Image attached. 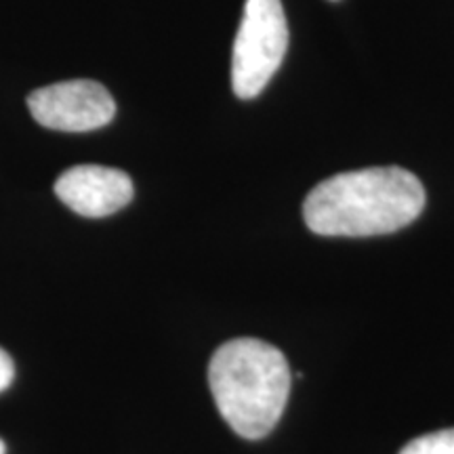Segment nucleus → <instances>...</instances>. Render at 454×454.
I'll list each match as a JSON object with an SVG mask.
<instances>
[{"label":"nucleus","mask_w":454,"mask_h":454,"mask_svg":"<svg viewBox=\"0 0 454 454\" xmlns=\"http://www.w3.org/2000/svg\"><path fill=\"white\" fill-rule=\"evenodd\" d=\"M13 377H15L13 360H11L7 351L0 348V391H4L11 383H13Z\"/></svg>","instance_id":"obj_7"},{"label":"nucleus","mask_w":454,"mask_h":454,"mask_svg":"<svg viewBox=\"0 0 454 454\" xmlns=\"http://www.w3.org/2000/svg\"><path fill=\"white\" fill-rule=\"evenodd\" d=\"M27 110L44 129L89 133L114 121L116 101L101 82L81 78L36 89L27 98Z\"/></svg>","instance_id":"obj_4"},{"label":"nucleus","mask_w":454,"mask_h":454,"mask_svg":"<svg viewBox=\"0 0 454 454\" xmlns=\"http://www.w3.org/2000/svg\"><path fill=\"white\" fill-rule=\"evenodd\" d=\"M0 454H4V442L0 440Z\"/></svg>","instance_id":"obj_8"},{"label":"nucleus","mask_w":454,"mask_h":454,"mask_svg":"<svg viewBox=\"0 0 454 454\" xmlns=\"http://www.w3.org/2000/svg\"><path fill=\"white\" fill-rule=\"evenodd\" d=\"M288 49L282 0H247L231 53V89L236 98L254 99L280 70Z\"/></svg>","instance_id":"obj_3"},{"label":"nucleus","mask_w":454,"mask_h":454,"mask_svg":"<svg viewBox=\"0 0 454 454\" xmlns=\"http://www.w3.org/2000/svg\"><path fill=\"white\" fill-rule=\"evenodd\" d=\"M400 454H454V429L421 435L402 448Z\"/></svg>","instance_id":"obj_6"},{"label":"nucleus","mask_w":454,"mask_h":454,"mask_svg":"<svg viewBox=\"0 0 454 454\" xmlns=\"http://www.w3.org/2000/svg\"><path fill=\"white\" fill-rule=\"evenodd\" d=\"M55 194L70 211L89 219L110 217L133 200V181L124 170L78 164L55 181Z\"/></svg>","instance_id":"obj_5"},{"label":"nucleus","mask_w":454,"mask_h":454,"mask_svg":"<svg viewBox=\"0 0 454 454\" xmlns=\"http://www.w3.org/2000/svg\"><path fill=\"white\" fill-rule=\"evenodd\" d=\"M208 383L223 421L244 440H261L276 427L291 394V368L265 340L231 339L215 351Z\"/></svg>","instance_id":"obj_2"},{"label":"nucleus","mask_w":454,"mask_h":454,"mask_svg":"<svg viewBox=\"0 0 454 454\" xmlns=\"http://www.w3.org/2000/svg\"><path fill=\"white\" fill-rule=\"evenodd\" d=\"M333 3H337V0H333Z\"/></svg>","instance_id":"obj_9"},{"label":"nucleus","mask_w":454,"mask_h":454,"mask_svg":"<svg viewBox=\"0 0 454 454\" xmlns=\"http://www.w3.org/2000/svg\"><path fill=\"white\" fill-rule=\"evenodd\" d=\"M425 200V187L411 170L371 167L320 181L305 198L303 219L317 236H381L411 225Z\"/></svg>","instance_id":"obj_1"}]
</instances>
